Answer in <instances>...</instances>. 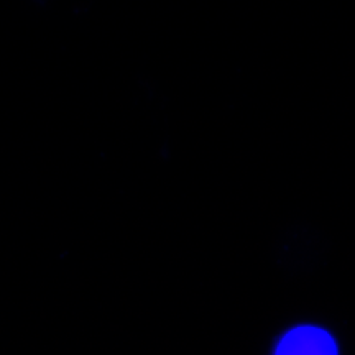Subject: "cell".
<instances>
[{
  "label": "cell",
  "mask_w": 355,
  "mask_h": 355,
  "mask_svg": "<svg viewBox=\"0 0 355 355\" xmlns=\"http://www.w3.org/2000/svg\"><path fill=\"white\" fill-rule=\"evenodd\" d=\"M275 355H337V345L329 332L301 326L283 336Z\"/></svg>",
  "instance_id": "1"
}]
</instances>
